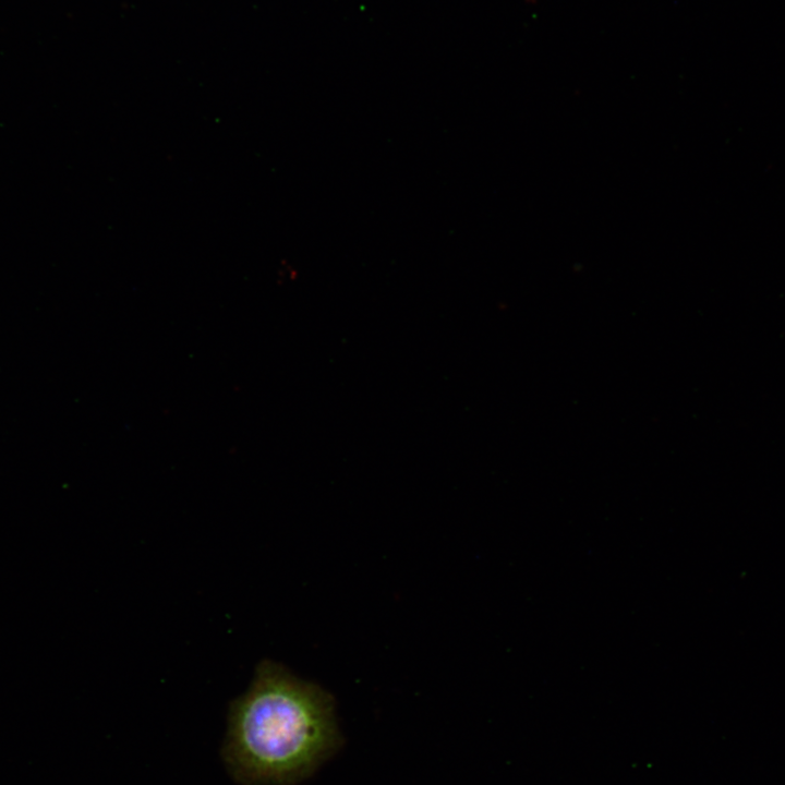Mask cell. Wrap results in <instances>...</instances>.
Listing matches in <instances>:
<instances>
[{"instance_id":"cell-1","label":"cell","mask_w":785,"mask_h":785,"mask_svg":"<svg viewBox=\"0 0 785 785\" xmlns=\"http://www.w3.org/2000/svg\"><path fill=\"white\" fill-rule=\"evenodd\" d=\"M333 696L263 660L229 704L221 758L240 785H297L342 745Z\"/></svg>"}]
</instances>
